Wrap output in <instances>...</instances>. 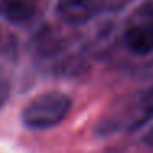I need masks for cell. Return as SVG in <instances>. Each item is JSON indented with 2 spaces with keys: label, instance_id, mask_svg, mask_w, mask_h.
Segmentation results:
<instances>
[{
  "label": "cell",
  "instance_id": "cell-1",
  "mask_svg": "<svg viewBox=\"0 0 153 153\" xmlns=\"http://www.w3.org/2000/svg\"><path fill=\"white\" fill-rule=\"evenodd\" d=\"M71 99L59 91H50L36 96L25 105L22 122L33 130H45L58 125L71 110Z\"/></svg>",
  "mask_w": 153,
  "mask_h": 153
},
{
  "label": "cell",
  "instance_id": "cell-2",
  "mask_svg": "<svg viewBox=\"0 0 153 153\" xmlns=\"http://www.w3.org/2000/svg\"><path fill=\"white\" fill-rule=\"evenodd\" d=\"M125 46L138 56L153 51V7L145 5L132 15L123 33Z\"/></svg>",
  "mask_w": 153,
  "mask_h": 153
},
{
  "label": "cell",
  "instance_id": "cell-3",
  "mask_svg": "<svg viewBox=\"0 0 153 153\" xmlns=\"http://www.w3.org/2000/svg\"><path fill=\"white\" fill-rule=\"evenodd\" d=\"M99 10V0H59L58 13L71 25H82L89 22Z\"/></svg>",
  "mask_w": 153,
  "mask_h": 153
},
{
  "label": "cell",
  "instance_id": "cell-4",
  "mask_svg": "<svg viewBox=\"0 0 153 153\" xmlns=\"http://www.w3.org/2000/svg\"><path fill=\"white\" fill-rule=\"evenodd\" d=\"M38 0H0V15L13 23H23L36 15Z\"/></svg>",
  "mask_w": 153,
  "mask_h": 153
},
{
  "label": "cell",
  "instance_id": "cell-5",
  "mask_svg": "<svg viewBox=\"0 0 153 153\" xmlns=\"http://www.w3.org/2000/svg\"><path fill=\"white\" fill-rule=\"evenodd\" d=\"M128 2L130 0H99V7H104L105 10H119Z\"/></svg>",
  "mask_w": 153,
  "mask_h": 153
}]
</instances>
